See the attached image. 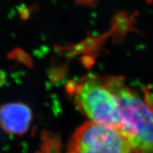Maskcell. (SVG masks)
<instances>
[{
	"instance_id": "cell-1",
	"label": "cell",
	"mask_w": 153,
	"mask_h": 153,
	"mask_svg": "<svg viewBox=\"0 0 153 153\" xmlns=\"http://www.w3.org/2000/svg\"><path fill=\"white\" fill-rule=\"evenodd\" d=\"M117 97L120 113L119 129L136 153H153V97L129 87L120 76H104Z\"/></svg>"
},
{
	"instance_id": "cell-2",
	"label": "cell",
	"mask_w": 153,
	"mask_h": 153,
	"mask_svg": "<svg viewBox=\"0 0 153 153\" xmlns=\"http://www.w3.org/2000/svg\"><path fill=\"white\" fill-rule=\"evenodd\" d=\"M66 89L76 108L91 121L119 128V104L104 76H83L69 82Z\"/></svg>"
},
{
	"instance_id": "cell-5",
	"label": "cell",
	"mask_w": 153,
	"mask_h": 153,
	"mask_svg": "<svg viewBox=\"0 0 153 153\" xmlns=\"http://www.w3.org/2000/svg\"><path fill=\"white\" fill-rule=\"evenodd\" d=\"M20 15L22 19H27L30 15V11L28 9L25 8L20 11Z\"/></svg>"
},
{
	"instance_id": "cell-3",
	"label": "cell",
	"mask_w": 153,
	"mask_h": 153,
	"mask_svg": "<svg viewBox=\"0 0 153 153\" xmlns=\"http://www.w3.org/2000/svg\"><path fill=\"white\" fill-rule=\"evenodd\" d=\"M67 153H136L119 128L87 121L74 131Z\"/></svg>"
},
{
	"instance_id": "cell-4",
	"label": "cell",
	"mask_w": 153,
	"mask_h": 153,
	"mask_svg": "<svg viewBox=\"0 0 153 153\" xmlns=\"http://www.w3.org/2000/svg\"><path fill=\"white\" fill-rule=\"evenodd\" d=\"M33 114L26 104L8 103L0 107V126L11 135H22L29 128Z\"/></svg>"
}]
</instances>
